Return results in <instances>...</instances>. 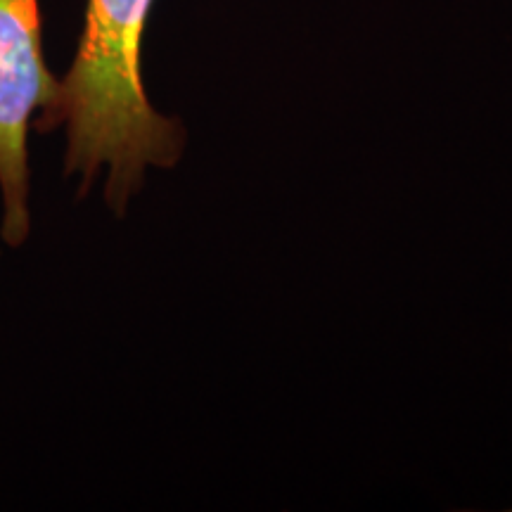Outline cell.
I'll return each mask as SVG.
<instances>
[{"label":"cell","mask_w":512,"mask_h":512,"mask_svg":"<svg viewBox=\"0 0 512 512\" xmlns=\"http://www.w3.org/2000/svg\"><path fill=\"white\" fill-rule=\"evenodd\" d=\"M155 0H88L79 48L57 79L50 105L34 119L41 133L64 128V174L81 195L107 169L105 202L121 216L150 166L171 169L185 150V128L152 107L140 50Z\"/></svg>","instance_id":"1"},{"label":"cell","mask_w":512,"mask_h":512,"mask_svg":"<svg viewBox=\"0 0 512 512\" xmlns=\"http://www.w3.org/2000/svg\"><path fill=\"white\" fill-rule=\"evenodd\" d=\"M55 91L57 76L43 53L41 0H0V238L10 247L29 238L27 138Z\"/></svg>","instance_id":"2"}]
</instances>
